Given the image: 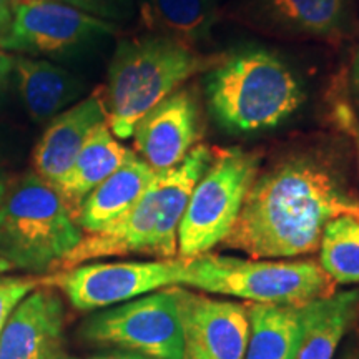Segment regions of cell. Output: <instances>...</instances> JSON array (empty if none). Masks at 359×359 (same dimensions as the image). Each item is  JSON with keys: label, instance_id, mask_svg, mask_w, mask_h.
I'll use <instances>...</instances> for the list:
<instances>
[{"label": "cell", "instance_id": "23", "mask_svg": "<svg viewBox=\"0 0 359 359\" xmlns=\"http://www.w3.org/2000/svg\"><path fill=\"white\" fill-rule=\"evenodd\" d=\"M331 116L338 125L341 132H344L351 138L356 148L358 167H359V116L351 107V103L341 97H334L331 102Z\"/></svg>", "mask_w": 359, "mask_h": 359}, {"label": "cell", "instance_id": "8", "mask_svg": "<svg viewBox=\"0 0 359 359\" xmlns=\"http://www.w3.org/2000/svg\"><path fill=\"white\" fill-rule=\"evenodd\" d=\"M185 258L151 262L83 263L48 273L40 285L62 291L79 311H97L143 294L182 285Z\"/></svg>", "mask_w": 359, "mask_h": 359}, {"label": "cell", "instance_id": "20", "mask_svg": "<svg viewBox=\"0 0 359 359\" xmlns=\"http://www.w3.org/2000/svg\"><path fill=\"white\" fill-rule=\"evenodd\" d=\"M145 15L158 34L195 45L210 35L217 0H147Z\"/></svg>", "mask_w": 359, "mask_h": 359}, {"label": "cell", "instance_id": "1", "mask_svg": "<svg viewBox=\"0 0 359 359\" xmlns=\"http://www.w3.org/2000/svg\"><path fill=\"white\" fill-rule=\"evenodd\" d=\"M359 218V198L330 156L296 151L258 173L224 248L255 259H291L320 250L331 219Z\"/></svg>", "mask_w": 359, "mask_h": 359}, {"label": "cell", "instance_id": "17", "mask_svg": "<svg viewBox=\"0 0 359 359\" xmlns=\"http://www.w3.org/2000/svg\"><path fill=\"white\" fill-rule=\"evenodd\" d=\"M13 72L25 110L37 123L53 118L82 95V82L52 62L17 57Z\"/></svg>", "mask_w": 359, "mask_h": 359}, {"label": "cell", "instance_id": "32", "mask_svg": "<svg viewBox=\"0 0 359 359\" xmlns=\"http://www.w3.org/2000/svg\"><path fill=\"white\" fill-rule=\"evenodd\" d=\"M53 359H77V358H74V356H67V354H57V356L55 358H53Z\"/></svg>", "mask_w": 359, "mask_h": 359}, {"label": "cell", "instance_id": "31", "mask_svg": "<svg viewBox=\"0 0 359 359\" xmlns=\"http://www.w3.org/2000/svg\"><path fill=\"white\" fill-rule=\"evenodd\" d=\"M11 269H13L12 263H11V262H7L6 258L0 257V275H6V273L11 271Z\"/></svg>", "mask_w": 359, "mask_h": 359}, {"label": "cell", "instance_id": "33", "mask_svg": "<svg viewBox=\"0 0 359 359\" xmlns=\"http://www.w3.org/2000/svg\"><path fill=\"white\" fill-rule=\"evenodd\" d=\"M97 359H98V358H97Z\"/></svg>", "mask_w": 359, "mask_h": 359}, {"label": "cell", "instance_id": "9", "mask_svg": "<svg viewBox=\"0 0 359 359\" xmlns=\"http://www.w3.org/2000/svg\"><path fill=\"white\" fill-rule=\"evenodd\" d=\"M110 32L109 22L64 0H15L11 25L0 35V48L55 53Z\"/></svg>", "mask_w": 359, "mask_h": 359}, {"label": "cell", "instance_id": "14", "mask_svg": "<svg viewBox=\"0 0 359 359\" xmlns=\"http://www.w3.org/2000/svg\"><path fill=\"white\" fill-rule=\"evenodd\" d=\"M133 151L116 140L107 122L98 123L90 132L77 158L65 177L53 187L64 201L72 217H77L83 200L107 180L116 168H120Z\"/></svg>", "mask_w": 359, "mask_h": 359}, {"label": "cell", "instance_id": "6", "mask_svg": "<svg viewBox=\"0 0 359 359\" xmlns=\"http://www.w3.org/2000/svg\"><path fill=\"white\" fill-rule=\"evenodd\" d=\"M259 155L241 148H218L201 175L178 226V257L210 253L231 231L259 170Z\"/></svg>", "mask_w": 359, "mask_h": 359}, {"label": "cell", "instance_id": "26", "mask_svg": "<svg viewBox=\"0 0 359 359\" xmlns=\"http://www.w3.org/2000/svg\"><path fill=\"white\" fill-rule=\"evenodd\" d=\"M13 6H15V0H0V35L11 25Z\"/></svg>", "mask_w": 359, "mask_h": 359}, {"label": "cell", "instance_id": "29", "mask_svg": "<svg viewBox=\"0 0 359 359\" xmlns=\"http://www.w3.org/2000/svg\"><path fill=\"white\" fill-rule=\"evenodd\" d=\"M64 2H69L72 6L83 8V7H97L98 0H64Z\"/></svg>", "mask_w": 359, "mask_h": 359}, {"label": "cell", "instance_id": "13", "mask_svg": "<svg viewBox=\"0 0 359 359\" xmlns=\"http://www.w3.org/2000/svg\"><path fill=\"white\" fill-rule=\"evenodd\" d=\"M102 122H107V107L100 92L53 116L34 150V173L55 187L74 165L90 132Z\"/></svg>", "mask_w": 359, "mask_h": 359}, {"label": "cell", "instance_id": "3", "mask_svg": "<svg viewBox=\"0 0 359 359\" xmlns=\"http://www.w3.org/2000/svg\"><path fill=\"white\" fill-rule=\"evenodd\" d=\"M206 98L223 128L253 133L285 122L302 107L304 93L280 57L255 48L222 58L208 72Z\"/></svg>", "mask_w": 359, "mask_h": 359}, {"label": "cell", "instance_id": "5", "mask_svg": "<svg viewBox=\"0 0 359 359\" xmlns=\"http://www.w3.org/2000/svg\"><path fill=\"white\" fill-rule=\"evenodd\" d=\"M82 236L58 193L39 175L27 173L8 185L0 203V257L13 268L34 275L55 271Z\"/></svg>", "mask_w": 359, "mask_h": 359}, {"label": "cell", "instance_id": "15", "mask_svg": "<svg viewBox=\"0 0 359 359\" xmlns=\"http://www.w3.org/2000/svg\"><path fill=\"white\" fill-rule=\"evenodd\" d=\"M155 173L150 165H147L133 151L122 167L103 180L83 200L75 217L83 235L102 231L127 213L140 200Z\"/></svg>", "mask_w": 359, "mask_h": 359}, {"label": "cell", "instance_id": "24", "mask_svg": "<svg viewBox=\"0 0 359 359\" xmlns=\"http://www.w3.org/2000/svg\"><path fill=\"white\" fill-rule=\"evenodd\" d=\"M348 82H349V103H351L354 111H356V115L359 116V47L353 57Z\"/></svg>", "mask_w": 359, "mask_h": 359}, {"label": "cell", "instance_id": "12", "mask_svg": "<svg viewBox=\"0 0 359 359\" xmlns=\"http://www.w3.org/2000/svg\"><path fill=\"white\" fill-rule=\"evenodd\" d=\"M64 325L62 298L40 286L8 318L0 333V359H53L60 354Z\"/></svg>", "mask_w": 359, "mask_h": 359}, {"label": "cell", "instance_id": "4", "mask_svg": "<svg viewBox=\"0 0 359 359\" xmlns=\"http://www.w3.org/2000/svg\"><path fill=\"white\" fill-rule=\"evenodd\" d=\"M180 286L280 306H302L336 293V283L316 259H255L212 251L185 258Z\"/></svg>", "mask_w": 359, "mask_h": 359}, {"label": "cell", "instance_id": "11", "mask_svg": "<svg viewBox=\"0 0 359 359\" xmlns=\"http://www.w3.org/2000/svg\"><path fill=\"white\" fill-rule=\"evenodd\" d=\"M135 150L154 172H167L182 163L198 145V107L188 90H175L138 122Z\"/></svg>", "mask_w": 359, "mask_h": 359}, {"label": "cell", "instance_id": "19", "mask_svg": "<svg viewBox=\"0 0 359 359\" xmlns=\"http://www.w3.org/2000/svg\"><path fill=\"white\" fill-rule=\"evenodd\" d=\"M359 316V290L308 303L304 333L294 359H334L341 341Z\"/></svg>", "mask_w": 359, "mask_h": 359}, {"label": "cell", "instance_id": "10", "mask_svg": "<svg viewBox=\"0 0 359 359\" xmlns=\"http://www.w3.org/2000/svg\"><path fill=\"white\" fill-rule=\"evenodd\" d=\"M183 330V359H245L248 303L217 299L187 286H172Z\"/></svg>", "mask_w": 359, "mask_h": 359}, {"label": "cell", "instance_id": "18", "mask_svg": "<svg viewBox=\"0 0 359 359\" xmlns=\"http://www.w3.org/2000/svg\"><path fill=\"white\" fill-rule=\"evenodd\" d=\"M308 318V304L248 303L250 336L245 359H294Z\"/></svg>", "mask_w": 359, "mask_h": 359}, {"label": "cell", "instance_id": "21", "mask_svg": "<svg viewBox=\"0 0 359 359\" xmlns=\"http://www.w3.org/2000/svg\"><path fill=\"white\" fill-rule=\"evenodd\" d=\"M320 264L336 285H359V218L343 215L326 224Z\"/></svg>", "mask_w": 359, "mask_h": 359}, {"label": "cell", "instance_id": "2", "mask_svg": "<svg viewBox=\"0 0 359 359\" xmlns=\"http://www.w3.org/2000/svg\"><path fill=\"white\" fill-rule=\"evenodd\" d=\"M222 57L201 55L185 42L163 34L120 42L111 58L103 95L107 125L120 140L185 80L212 70Z\"/></svg>", "mask_w": 359, "mask_h": 359}, {"label": "cell", "instance_id": "16", "mask_svg": "<svg viewBox=\"0 0 359 359\" xmlns=\"http://www.w3.org/2000/svg\"><path fill=\"white\" fill-rule=\"evenodd\" d=\"M259 11L286 34L341 40L351 32V0H257Z\"/></svg>", "mask_w": 359, "mask_h": 359}, {"label": "cell", "instance_id": "25", "mask_svg": "<svg viewBox=\"0 0 359 359\" xmlns=\"http://www.w3.org/2000/svg\"><path fill=\"white\" fill-rule=\"evenodd\" d=\"M13 72V57L4 48H0V88L7 83Z\"/></svg>", "mask_w": 359, "mask_h": 359}, {"label": "cell", "instance_id": "30", "mask_svg": "<svg viewBox=\"0 0 359 359\" xmlns=\"http://www.w3.org/2000/svg\"><path fill=\"white\" fill-rule=\"evenodd\" d=\"M338 359H359V351L354 348H348Z\"/></svg>", "mask_w": 359, "mask_h": 359}, {"label": "cell", "instance_id": "7", "mask_svg": "<svg viewBox=\"0 0 359 359\" xmlns=\"http://www.w3.org/2000/svg\"><path fill=\"white\" fill-rule=\"evenodd\" d=\"M83 339L154 359H183V330L177 299L168 288L143 294L90 316Z\"/></svg>", "mask_w": 359, "mask_h": 359}, {"label": "cell", "instance_id": "27", "mask_svg": "<svg viewBox=\"0 0 359 359\" xmlns=\"http://www.w3.org/2000/svg\"><path fill=\"white\" fill-rule=\"evenodd\" d=\"M98 359H154V358L143 356V354H138V353L120 351V353H111V354H107V356L98 358Z\"/></svg>", "mask_w": 359, "mask_h": 359}, {"label": "cell", "instance_id": "28", "mask_svg": "<svg viewBox=\"0 0 359 359\" xmlns=\"http://www.w3.org/2000/svg\"><path fill=\"white\" fill-rule=\"evenodd\" d=\"M7 190H8V177L6 175V172H2V170H0V203H2Z\"/></svg>", "mask_w": 359, "mask_h": 359}, {"label": "cell", "instance_id": "22", "mask_svg": "<svg viewBox=\"0 0 359 359\" xmlns=\"http://www.w3.org/2000/svg\"><path fill=\"white\" fill-rule=\"evenodd\" d=\"M40 286V278L0 275V333L17 306Z\"/></svg>", "mask_w": 359, "mask_h": 359}]
</instances>
